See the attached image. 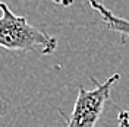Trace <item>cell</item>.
Wrapping results in <instances>:
<instances>
[{
    "label": "cell",
    "instance_id": "1",
    "mask_svg": "<svg viewBox=\"0 0 129 127\" xmlns=\"http://www.w3.org/2000/svg\"><path fill=\"white\" fill-rule=\"evenodd\" d=\"M0 47L21 53L51 54L57 48V40L37 26L28 24L25 16L15 15L0 0Z\"/></svg>",
    "mask_w": 129,
    "mask_h": 127
},
{
    "label": "cell",
    "instance_id": "2",
    "mask_svg": "<svg viewBox=\"0 0 129 127\" xmlns=\"http://www.w3.org/2000/svg\"><path fill=\"white\" fill-rule=\"evenodd\" d=\"M119 73H114L103 83H98L92 78V82L95 83L92 89H85L84 86L78 88L76 101L71 115L66 117L64 127H95L106 102L110 99L113 86L119 82Z\"/></svg>",
    "mask_w": 129,
    "mask_h": 127
},
{
    "label": "cell",
    "instance_id": "3",
    "mask_svg": "<svg viewBox=\"0 0 129 127\" xmlns=\"http://www.w3.org/2000/svg\"><path fill=\"white\" fill-rule=\"evenodd\" d=\"M88 5L91 9H94L95 12H98L103 24L107 26V29H110L113 32H117L120 35L122 44H125L129 40V21L128 19L120 18V16H116L110 9H107L98 0H88Z\"/></svg>",
    "mask_w": 129,
    "mask_h": 127
},
{
    "label": "cell",
    "instance_id": "4",
    "mask_svg": "<svg viewBox=\"0 0 129 127\" xmlns=\"http://www.w3.org/2000/svg\"><path fill=\"white\" fill-rule=\"evenodd\" d=\"M116 127H129V111L120 110L117 115V126Z\"/></svg>",
    "mask_w": 129,
    "mask_h": 127
},
{
    "label": "cell",
    "instance_id": "5",
    "mask_svg": "<svg viewBox=\"0 0 129 127\" xmlns=\"http://www.w3.org/2000/svg\"><path fill=\"white\" fill-rule=\"evenodd\" d=\"M51 2H53V3H56V5H60V6L68 8V6L73 5V2H75V0H51Z\"/></svg>",
    "mask_w": 129,
    "mask_h": 127
}]
</instances>
